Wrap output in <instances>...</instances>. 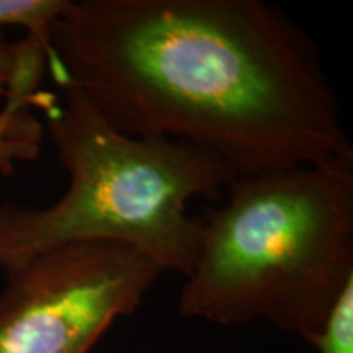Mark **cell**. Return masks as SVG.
<instances>
[{
    "mask_svg": "<svg viewBox=\"0 0 353 353\" xmlns=\"http://www.w3.org/2000/svg\"><path fill=\"white\" fill-rule=\"evenodd\" d=\"M59 88L63 95L50 92L38 110L68 188L46 208L0 206V270L56 245L105 241L134 247L164 273L187 278L201 241L188 203L219 196L236 174L190 144L126 134L76 87Z\"/></svg>",
    "mask_w": 353,
    "mask_h": 353,
    "instance_id": "cell-3",
    "label": "cell"
},
{
    "mask_svg": "<svg viewBox=\"0 0 353 353\" xmlns=\"http://www.w3.org/2000/svg\"><path fill=\"white\" fill-rule=\"evenodd\" d=\"M65 6L68 0H0V33L17 26L48 43L51 25Z\"/></svg>",
    "mask_w": 353,
    "mask_h": 353,
    "instance_id": "cell-6",
    "label": "cell"
},
{
    "mask_svg": "<svg viewBox=\"0 0 353 353\" xmlns=\"http://www.w3.org/2000/svg\"><path fill=\"white\" fill-rule=\"evenodd\" d=\"M0 353H88L164 275L134 247L69 242L6 272Z\"/></svg>",
    "mask_w": 353,
    "mask_h": 353,
    "instance_id": "cell-4",
    "label": "cell"
},
{
    "mask_svg": "<svg viewBox=\"0 0 353 353\" xmlns=\"http://www.w3.org/2000/svg\"><path fill=\"white\" fill-rule=\"evenodd\" d=\"M20 63V39L7 41L0 33V97H7ZM43 123L25 107L6 103L0 108V174L12 175L19 162L38 157Z\"/></svg>",
    "mask_w": 353,
    "mask_h": 353,
    "instance_id": "cell-5",
    "label": "cell"
},
{
    "mask_svg": "<svg viewBox=\"0 0 353 353\" xmlns=\"http://www.w3.org/2000/svg\"><path fill=\"white\" fill-rule=\"evenodd\" d=\"M309 345L317 353H353V280L330 307Z\"/></svg>",
    "mask_w": 353,
    "mask_h": 353,
    "instance_id": "cell-7",
    "label": "cell"
},
{
    "mask_svg": "<svg viewBox=\"0 0 353 353\" xmlns=\"http://www.w3.org/2000/svg\"><path fill=\"white\" fill-rule=\"evenodd\" d=\"M48 72L117 130L190 144L236 176L353 162L317 44L262 0H68Z\"/></svg>",
    "mask_w": 353,
    "mask_h": 353,
    "instance_id": "cell-1",
    "label": "cell"
},
{
    "mask_svg": "<svg viewBox=\"0 0 353 353\" xmlns=\"http://www.w3.org/2000/svg\"><path fill=\"white\" fill-rule=\"evenodd\" d=\"M226 192L201 221L179 314L309 343L353 280V162L236 176Z\"/></svg>",
    "mask_w": 353,
    "mask_h": 353,
    "instance_id": "cell-2",
    "label": "cell"
}]
</instances>
